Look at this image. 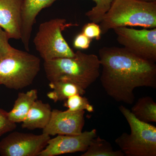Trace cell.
Returning <instances> with one entry per match:
<instances>
[{
  "mask_svg": "<svg viewBox=\"0 0 156 156\" xmlns=\"http://www.w3.org/2000/svg\"><path fill=\"white\" fill-rule=\"evenodd\" d=\"M37 98L36 89L18 93L13 108L8 112L9 119L16 124L22 123Z\"/></svg>",
  "mask_w": 156,
  "mask_h": 156,
  "instance_id": "obj_14",
  "label": "cell"
},
{
  "mask_svg": "<svg viewBox=\"0 0 156 156\" xmlns=\"http://www.w3.org/2000/svg\"><path fill=\"white\" fill-rule=\"evenodd\" d=\"M85 111H62L54 109L48 125L43 129V133L50 136L80 134L85 124Z\"/></svg>",
  "mask_w": 156,
  "mask_h": 156,
  "instance_id": "obj_10",
  "label": "cell"
},
{
  "mask_svg": "<svg viewBox=\"0 0 156 156\" xmlns=\"http://www.w3.org/2000/svg\"><path fill=\"white\" fill-rule=\"evenodd\" d=\"M121 150L114 151L108 141L96 136L91 140L87 150L81 156H124Z\"/></svg>",
  "mask_w": 156,
  "mask_h": 156,
  "instance_id": "obj_17",
  "label": "cell"
},
{
  "mask_svg": "<svg viewBox=\"0 0 156 156\" xmlns=\"http://www.w3.org/2000/svg\"><path fill=\"white\" fill-rule=\"evenodd\" d=\"M119 109L131 129L130 134L125 132L115 140L125 155L156 156L155 126L140 121L123 105L119 107Z\"/></svg>",
  "mask_w": 156,
  "mask_h": 156,
  "instance_id": "obj_5",
  "label": "cell"
},
{
  "mask_svg": "<svg viewBox=\"0 0 156 156\" xmlns=\"http://www.w3.org/2000/svg\"><path fill=\"white\" fill-rule=\"evenodd\" d=\"M64 101V106L67 108L68 110L69 111L86 110L89 112H94V107L90 104L88 98L80 94L73 95Z\"/></svg>",
  "mask_w": 156,
  "mask_h": 156,
  "instance_id": "obj_18",
  "label": "cell"
},
{
  "mask_svg": "<svg viewBox=\"0 0 156 156\" xmlns=\"http://www.w3.org/2000/svg\"><path fill=\"white\" fill-rule=\"evenodd\" d=\"M141 2H155L156 0H138Z\"/></svg>",
  "mask_w": 156,
  "mask_h": 156,
  "instance_id": "obj_24",
  "label": "cell"
},
{
  "mask_svg": "<svg viewBox=\"0 0 156 156\" xmlns=\"http://www.w3.org/2000/svg\"><path fill=\"white\" fill-rule=\"evenodd\" d=\"M16 127V123L9 119L8 112L0 108V136L13 131Z\"/></svg>",
  "mask_w": 156,
  "mask_h": 156,
  "instance_id": "obj_20",
  "label": "cell"
},
{
  "mask_svg": "<svg viewBox=\"0 0 156 156\" xmlns=\"http://www.w3.org/2000/svg\"><path fill=\"white\" fill-rule=\"evenodd\" d=\"M59 0H23L21 10V38L24 48L30 50V41L36 18L42 9Z\"/></svg>",
  "mask_w": 156,
  "mask_h": 156,
  "instance_id": "obj_12",
  "label": "cell"
},
{
  "mask_svg": "<svg viewBox=\"0 0 156 156\" xmlns=\"http://www.w3.org/2000/svg\"><path fill=\"white\" fill-rule=\"evenodd\" d=\"M52 111L50 105L37 99L23 121L21 127L30 130L44 129L50 121Z\"/></svg>",
  "mask_w": 156,
  "mask_h": 156,
  "instance_id": "obj_13",
  "label": "cell"
},
{
  "mask_svg": "<svg viewBox=\"0 0 156 156\" xmlns=\"http://www.w3.org/2000/svg\"><path fill=\"white\" fill-rule=\"evenodd\" d=\"M50 135L14 131L0 141L2 156H37L48 145Z\"/></svg>",
  "mask_w": 156,
  "mask_h": 156,
  "instance_id": "obj_8",
  "label": "cell"
},
{
  "mask_svg": "<svg viewBox=\"0 0 156 156\" xmlns=\"http://www.w3.org/2000/svg\"><path fill=\"white\" fill-rule=\"evenodd\" d=\"M131 111L140 121L148 123L156 122V103L150 96L140 98Z\"/></svg>",
  "mask_w": 156,
  "mask_h": 156,
  "instance_id": "obj_16",
  "label": "cell"
},
{
  "mask_svg": "<svg viewBox=\"0 0 156 156\" xmlns=\"http://www.w3.org/2000/svg\"><path fill=\"white\" fill-rule=\"evenodd\" d=\"M100 23L101 34L110 30L123 27L156 28V2L114 0Z\"/></svg>",
  "mask_w": 156,
  "mask_h": 156,
  "instance_id": "obj_3",
  "label": "cell"
},
{
  "mask_svg": "<svg viewBox=\"0 0 156 156\" xmlns=\"http://www.w3.org/2000/svg\"><path fill=\"white\" fill-rule=\"evenodd\" d=\"M101 86L117 102L134 103V89L156 88L155 62L132 54L124 48L103 47L98 50Z\"/></svg>",
  "mask_w": 156,
  "mask_h": 156,
  "instance_id": "obj_1",
  "label": "cell"
},
{
  "mask_svg": "<svg viewBox=\"0 0 156 156\" xmlns=\"http://www.w3.org/2000/svg\"><path fill=\"white\" fill-rule=\"evenodd\" d=\"M23 0H0V27L10 39L21 38V10Z\"/></svg>",
  "mask_w": 156,
  "mask_h": 156,
  "instance_id": "obj_11",
  "label": "cell"
},
{
  "mask_svg": "<svg viewBox=\"0 0 156 156\" xmlns=\"http://www.w3.org/2000/svg\"><path fill=\"white\" fill-rule=\"evenodd\" d=\"M82 33L89 38H95L100 40L101 38V30L100 26L94 22L89 23L84 25L82 29Z\"/></svg>",
  "mask_w": 156,
  "mask_h": 156,
  "instance_id": "obj_21",
  "label": "cell"
},
{
  "mask_svg": "<svg viewBox=\"0 0 156 156\" xmlns=\"http://www.w3.org/2000/svg\"><path fill=\"white\" fill-rule=\"evenodd\" d=\"M92 41V39L89 38L81 32L75 38L73 45L76 49L86 50L89 48Z\"/></svg>",
  "mask_w": 156,
  "mask_h": 156,
  "instance_id": "obj_23",
  "label": "cell"
},
{
  "mask_svg": "<svg viewBox=\"0 0 156 156\" xmlns=\"http://www.w3.org/2000/svg\"><path fill=\"white\" fill-rule=\"evenodd\" d=\"M46 76L50 82L66 80L86 90L100 75L99 57L78 50L73 57L54 58L44 61Z\"/></svg>",
  "mask_w": 156,
  "mask_h": 156,
  "instance_id": "obj_2",
  "label": "cell"
},
{
  "mask_svg": "<svg viewBox=\"0 0 156 156\" xmlns=\"http://www.w3.org/2000/svg\"><path fill=\"white\" fill-rule=\"evenodd\" d=\"M113 30L123 48L138 57L156 62V28L136 30L123 27Z\"/></svg>",
  "mask_w": 156,
  "mask_h": 156,
  "instance_id": "obj_7",
  "label": "cell"
},
{
  "mask_svg": "<svg viewBox=\"0 0 156 156\" xmlns=\"http://www.w3.org/2000/svg\"><path fill=\"white\" fill-rule=\"evenodd\" d=\"M95 7L87 11L85 15L92 22L100 23L105 14L108 11L114 0H92Z\"/></svg>",
  "mask_w": 156,
  "mask_h": 156,
  "instance_id": "obj_19",
  "label": "cell"
},
{
  "mask_svg": "<svg viewBox=\"0 0 156 156\" xmlns=\"http://www.w3.org/2000/svg\"></svg>",
  "mask_w": 156,
  "mask_h": 156,
  "instance_id": "obj_25",
  "label": "cell"
},
{
  "mask_svg": "<svg viewBox=\"0 0 156 156\" xmlns=\"http://www.w3.org/2000/svg\"><path fill=\"white\" fill-rule=\"evenodd\" d=\"M77 26V23H68L66 20L59 18L51 19L40 24L34 43L44 61L73 57L75 55L64 39L62 31L67 27Z\"/></svg>",
  "mask_w": 156,
  "mask_h": 156,
  "instance_id": "obj_6",
  "label": "cell"
},
{
  "mask_svg": "<svg viewBox=\"0 0 156 156\" xmlns=\"http://www.w3.org/2000/svg\"><path fill=\"white\" fill-rule=\"evenodd\" d=\"M49 86L53 91L48 92L47 96L54 102L65 101L76 94L83 95L86 92V90L77 84L66 80L50 82Z\"/></svg>",
  "mask_w": 156,
  "mask_h": 156,
  "instance_id": "obj_15",
  "label": "cell"
},
{
  "mask_svg": "<svg viewBox=\"0 0 156 156\" xmlns=\"http://www.w3.org/2000/svg\"><path fill=\"white\" fill-rule=\"evenodd\" d=\"M40 69L38 57L15 48L0 57V85L9 89H23L32 84Z\"/></svg>",
  "mask_w": 156,
  "mask_h": 156,
  "instance_id": "obj_4",
  "label": "cell"
},
{
  "mask_svg": "<svg viewBox=\"0 0 156 156\" xmlns=\"http://www.w3.org/2000/svg\"><path fill=\"white\" fill-rule=\"evenodd\" d=\"M9 39L8 34L0 27V57L11 53L15 49L9 44Z\"/></svg>",
  "mask_w": 156,
  "mask_h": 156,
  "instance_id": "obj_22",
  "label": "cell"
},
{
  "mask_svg": "<svg viewBox=\"0 0 156 156\" xmlns=\"http://www.w3.org/2000/svg\"><path fill=\"white\" fill-rule=\"evenodd\" d=\"M97 136L95 129L82 132L77 135H58L49 140L48 145L39 156H55L79 152H85L91 140Z\"/></svg>",
  "mask_w": 156,
  "mask_h": 156,
  "instance_id": "obj_9",
  "label": "cell"
}]
</instances>
